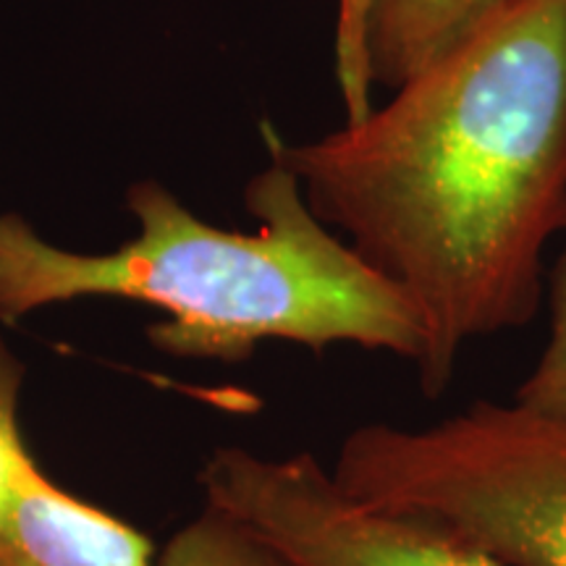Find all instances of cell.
I'll return each mask as SVG.
<instances>
[{
	"mask_svg": "<svg viewBox=\"0 0 566 566\" xmlns=\"http://www.w3.org/2000/svg\"><path fill=\"white\" fill-rule=\"evenodd\" d=\"M263 134L310 210L415 304L417 380L441 396L467 346L541 304L543 252L566 223V0H516L328 137Z\"/></svg>",
	"mask_w": 566,
	"mask_h": 566,
	"instance_id": "obj_1",
	"label": "cell"
},
{
	"mask_svg": "<svg viewBox=\"0 0 566 566\" xmlns=\"http://www.w3.org/2000/svg\"><path fill=\"white\" fill-rule=\"evenodd\" d=\"M244 200L258 231L218 229L158 181H137L126 192L137 237L103 254L63 250L17 212H0V323L116 296L168 315L150 342L174 357L242 363L263 342H292L313 352L352 344L422 365L428 336L415 304L310 210L281 160L247 184Z\"/></svg>",
	"mask_w": 566,
	"mask_h": 566,
	"instance_id": "obj_2",
	"label": "cell"
},
{
	"mask_svg": "<svg viewBox=\"0 0 566 566\" xmlns=\"http://www.w3.org/2000/svg\"><path fill=\"white\" fill-rule=\"evenodd\" d=\"M336 483L509 566H566V420L480 399L441 422L346 436Z\"/></svg>",
	"mask_w": 566,
	"mask_h": 566,
	"instance_id": "obj_3",
	"label": "cell"
},
{
	"mask_svg": "<svg viewBox=\"0 0 566 566\" xmlns=\"http://www.w3.org/2000/svg\"><path fill=\"white\" fill-rule=\"evenodd\" d=\"M208 506L296 566H509L412 516L367 506L310 454L226 446L202 467Z\"/></svg>",
	"mask_w": 566,
	"mask_h": 566,
	"instance_id": "obj_4",
	"label": "cell"
},
{
	"mask_svg": "<svg viewBox=\"0 0 566 566\" xmlns=\"http://www.w3.org/2000/svg\"><path fill=\"white\" fill-rule=\"evenodd\" d=\"M0 558L6 566H153V546L32 464L0 525Z\"/></svg>",
	"mask_w": 566,
	"mask_h": 566,
	"instance_id": "obj_5",
	"label": "cell"
},
{
	"mask_svg": "<svg viewBox=\"0 0 566 566\" xmlns=\"http://www.w3.org/2000/svg\"><path fill=\"white\" fill-rule=\"evenodd\" d=\"M516 0H367L365 51L373 87L412 80Z\"/></svg>",
	"mask_w": 566,
	"mask_h": 566,
	"instance_id": "obj_6",
	"label": "cell"
},
{
	"mask_svg": "<svg viewBox=\"0 0 566 566\" xmlns=\"http://www.w3.org/2000/svg\"><path fill=\"white\" fill-rule=\"evenodd\" d=\"M158 566H296L271 543L216 509L184 525Z\"/></svg>",
	"mask_w": 566,
	"mask_h": 566,
	"instance_id": "obj_7",
	"label": "cell"
},
{
	"mask_svg": "<svg viewBox=\"0 0 566 566\" xmlns=\"http://www.w3.org/2000/svg\"><path fill=\"white\" fill-rule=\"evenodd\" d=\"M566 233V223L564 229ZM516 405L530 412L566 420V239L551 275V336L525 380L516 386Z\"/></svg>",
	"mask_w": 566,
	"mask_h": 566,
	"instance_id": "obj_8",
	"label": "cell"
},
{
	"mask_svg": "<svg viewBox=\"0 0 566 566\" xmlns=\"http://www.w3.org/2000/svg\"><path fill=\"white\" fill-rule=\"evenodd\" d=\"M367 0H336L334 69L346 124L363 122L373 111V82L365 51Z\"/></svg>",
	"mask_w": 566,
	"mask_h": 566,
	"instance_id": "obj_9",
	"label": "cell"
},
{
	"mask_svg": "<svg viewBox=\"0 0 566 566\" xmlns=\"http://www.w3.org/2000/svg\"><path fill=\"white\" fill-rule=\"evenodd\" d=\"M21 365L9 344L0 338V525L17 499L21 480L34 459L27 454L19 430Z\"/></svg>",
	"mask_w": 566,
	"mask_h": 566,
	"instance_id": "obj_10",
	"label": "cell"
},
{
	"mask_svg": "<svg viewBox=\"0 0 566 566\" xmlns=\"http://www.w3.org/2000/svg\"><path fill=\"white\" fill-rule=\"evenodd\" d=\"M0 566H6V564H3V558H0Z\"/></svg>",
	"mask_w": 566,
	"mask_h": 566,
	"instance_id": "obj_11",
	"label": "cell"
}]
</instances>
